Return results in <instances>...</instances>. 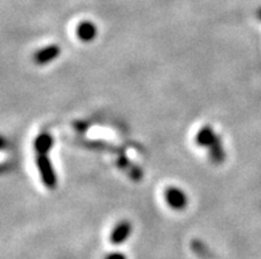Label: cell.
Here are the masks:
<instances>
[{"label":"cell","instance_id":"obj_1","mask_svg":"<svg viewBox=\"0 0 261 259\" xmlns=\"http://www.w3.org/2000/svg\"><path fill=\"white\" fill-rule=\"evenodd\" d=\"M37 165H39L41 179L46 187H56V175L53 172V168L48 159V154H37Z\"/></svg>","mask_w":261,"mask_h":259},{"label":"cell","instance_id":"obj_2","mask_svg":"<svg viewBox=\"0 0 261 259\" xmlns=\"http://www.w3.org/2000/svg\"><path fill=\"white\" fill-rule=\"evenodd\" d=\"M165 197L167 204H169V207L175 210H183L187 207V203H189L185 192L176 187L167 188V189H166Z\"/></svg>","mask_w":261,"mask_h":259},{"label":"cell","instance_id":"obj_3","mask_svg":"<svg viewBox=\"0 0 261 259\" xmlns=\"http://www.w3.org/2000/svg\"><path fill=\"white\" fill-rule=\"evenodd\" d=\"M130 233H132V223L129 221H121L117 223V226L113 229L112 236H110V241L114 245H119L123 243L127 238H129Z\"/></svg>","mask_w":261,"mask_h":259},{"label":"cell","instance_id":"obj_4","mask_svg":"<svg viewBox=\"0 0 261 259\" xmlns=\"http://www.w3.org/2000/svg\"><path fill=\"white\" fill-rule=\"evenodd\" d=\"M77 37L84 43H89L92 40L96 39L97 36V28L92 21H83L77 25Z\"/></svg>","mask_w":261,"mask_h":259},{"label":"cell","instance_id":"obj_5","mask_svg":"<svg viewBox=\"0 0 261 259\" xmlns=\"http://www.w3.org/2000/svg\"><path fill=\"white\" fill-rule=\"evenodd\" d=\"M60 54V48L56 45L46 46L44 49H41L40 52H37L33 57L35 63L39 64V65H45V64L50 63L55 59H57V56Z\"/></svg>","mask_w":261,"mask_h":259},{"label":"cell","instance_id":"obj_6","mask_svg":"<svg viewBox=\"0 0 261 259\" xmlns=\"http://www.w3.org/2000/svg\"><path fill=\"white\" fill-rule=\"evenodd\" d=\"M216 139H218V136L214 134V131H212V128L210 127V126L203 127L202 130L198 132V135H196V143H198L199 146H203V147H207V146L210 147Z\"/></svg>","mask_w":261,"mask_h":259},{"label":"cell","instance_id":"obj_7","mask_svg":"<svg viewBox=\"0 0 261 259\" xmlns=\"http://www.w3.org/2000/svg\"><path fill=\"white\" fill-rule=\"evenodd\" d=\"M53 145V139L49 134H41L35 141V148L37 154H48Z\"/></svg>","mask_w":261,"mask_h":259},{"label":"cell","instance_id":"obj_8","mask_svg":"<svg viewBox=\"0 0 261 259\" xmlns=\"http://www.w3.org/2000/svg\"><path fill=\"white\" fill-rule=\"evenodd\" d=\"M210 156H211V160L215 163V164H222L225 159V154L223 151L222 143L219 140V138L216 139L211 146H210Z\"/></svg>","mask_w":261,"mask_h":259},{"label":"cell","instance_id":"obj_9","mask_svg":"<svg viewBox=\"0 0 261 259\" xmlns=\"http://www.w3.org/2000/svg\"><path fill=\"white\" fill-rule=\"evenodd\" d=\"M192 250L198 254V256L200 259H210L208 249H207V246H204L202 242L194 241V242H192Z\"/></svg>","mask_w":261,"mask_h":259},{"label":"cell","instance_id":"obj_10","mask_svg":"<svg viewBox=\"0 0 261 259\" xmlns=\"http://www.w3.org/2000/svg\"><path fill=\"white\" fill-rule=\"evenodd\" d=\"M105 259H126L125 254L122 253H112V254H108Z\"/></svg>","mask_w":261,"mask_h":259},{"label":"cell","instance_id":"obj_11","mask_svg":"<svg viewBox=\"0 0 261 259\" xmlns=\"http://www.w3.org/2000/svg\"><path fill=\"white\" fill-rule=\"evenodd\" d=\"M4 146H6V143H4L3 139H0V148H3Z\"/></svg>","mask_w":261,"mask_h":259},{"label":"cell","instance_id":"obj_12","mask_svg":"<svg viewBox=\"0 0 261 259\" xmlns=\"http://www.w3.org/2000/svg\"><path fill=\"white\" fill-rule=\"evenodd\" d=\"M260 16H261V13H260Z\"/></svg>","mask_w":261,"mask_h":259}]
</instances>
